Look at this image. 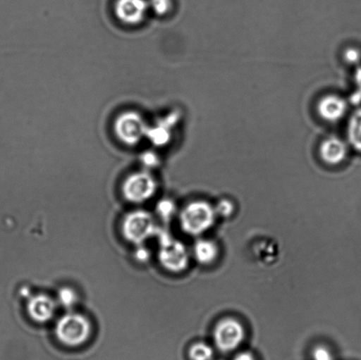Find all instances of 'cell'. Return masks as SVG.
I'll list each match as a JSON object with an SVG mask.
<instances>
[{
  "label": "cell",
  "instance_id": "cell-1",
  "mask_svg": "<svg viewBox=\"0 0 361 360\" xmlns=\"http://www.w3.org/2000/svg\"><path fill=\"white\" fill-rule=\"evenodd\" d=\"M216 217L214 207L204 201H194L180 211V228L190 235L204 234L214 225Z\"/></svg>",
  "mask_w": 361,
  "mask_h": 360
},
{
  "label": "cell",
  "instance_id": "cell-2",
  "mask_svg": "<svg viewBox=\"0 0 361 360\" xmlns=\"http://www.w3.org/2000/svg\"><path fill=\"white\" fill-rule=\"evenodd\" d=\"M90 321L80 314H66L59 320L56 326V336L63 345L78 347L84 345L90 337Z\"/></svg>",
  "mask_w": 361,
  "mask_h": 360
},
{
  "label": "cell",
  "instance_id": "cell-3",
  "mask_svg": "<svg viewBox=\"0 0 361 360\" xmlns=\"http://www.w3.org/2000/svg\"><path fill=\"white\" fill-rule=\"evenodd\" d=\"M148 128L146 120L139 113L127 111L118 116L115 132L118 139L127 146H136L146 137Z\"/></svg>",
  "mask_w": 361,
  "mask_h": 360
},
{
  "label": "cell",
  "instance_id": "cell-4",
  "mask_svg": "<svg viewBox=\"0 0 361 360\" xmlns=\"http://www.w3.org/2000/svg\"><path fill=\"white\" fill-rule=\"evenodd\" d=\"M159 259L161 266L171 273H180L189 264L190 256L186 247L171 235L161 234Z\"/></svg>",
  "mask_w": 361,
  "mask_h": 360
},
{
  "label": "cell",
  "instance_id": "cell-5",
  "mask_svg": "<svg viewBox=\"0 0 361 360\" xmlns=\"http://www.w3.org/2000/svg\"><path fill=\"white\" fill-rule=\"evenodd\" d=\"M123 236L135 244H142L155 232V224L152 215L145 211L129 213L123 221Z\"/></svg>",
  "mask_w": 361,
  "mask_h": 360
},
{
  "label": "cell",
  "instance_id": "cell-6",
  "mask_svg": "<svg viewBox=\"0 0 361 360\" xmlns=\"http://www.w3.org/2000/svg\"><path fill=\"white\" fill-rule=\"evenodd\" d=\"M245 338V329L238 320L224 318L216 324L214 340L216 347L222 352L236 350Z\"/></svg>",
  "mask_w": 361,
  "mask_h": 360
},
{
  "label": "cell",
  "instance_id": "cell-7",
  "mask_svg": "<svg viewBox=\"0 0 361 360\" xmlns=\"http://www.w3.org/2000/svg\"><path fill=\"white\" fill-rule=\"evenodd\" d=\"M157 183L154 175L147 171L134 173L123 185V194L132 203H143L157 192Z\"/></svg>",
  "mask_w": 361,
  "mask_h": 360
},
{
  "label": "cell",
  "instance_id": "cell-8",
  "mask_svg": "<svg viewBox=\"0 0 361 360\" xmlns=\"http://www.w3.org/2000/svg\"><path fill=\"white\" fill-rule=\"evenodd\" d=\"M149 5L147 0H118L115 5L116 17L122 23L137 25L147 16Z\"/></svg>",
  "mask_w": 361,
  "mask_h": 360
},
{
  "label": "cell",
  "instance_id": "cell-9",
  "mask_svg": "<svg viewBox=\"0 0 361 360\" xmlns=\"http://www.w3.org/2000/svg\"><path fill=\"white\" fill-rule=\"evenodd\" d=\"M178 115L171 113L164 119L160 120L157 125L148 126L146 137L155 147H164L171 142L172 130L178 121Z\"/></svg>",
  "mask_w": 361,
  "mask_h": 360
},
{
  "label": "cell",
  "instance_id": "cell-10",
  "mask_svg": "<svg viewBox=\"0 0 361 360\" xmlns=\"http://www.w3.org/2000/svg\"><path fill=\"white\" fill-rule=\"evenodd\" d=\"M348 106L344 98L329 94L321 99L317 104L318 114L327 122H337L344 118Z\"/></svg>",
  "mask_w": 361,
  "mask_h": 360
},
{
  "label": "cell",
  "instance_id": "cell-11",
  "mask_svg": "<svg viewBox=\"0 0 361 360\" xmlns=\"http://www.w3.org/2000/svg\"><path fill=\"white\" fill-rule=\"evenodd\" d=\"M348 153V144L338 137H329L320 144V157L328 165L341 164L345 160Z\"/></svg>",
  "mask_w": 361,
  "mask_h": 360
},
{
  "label": "cell",
  "instance_id": "cell-12",
  "mask_svg": "<svg viewBox=\"0 0 361 360\" xmlns=\"http://www.w3.org/2000/svg\"><path fill=\"white\" fill-rule=\"evenodd\" d=\"M55 312L56 303L47 295H35L27 302L28 315L38 323L49 322L54 316Z\"/></svg>",
  "mask_w": 361,
  "mask_h": 360
},
{
  "label": "cell",
  "instance_id": "cell-13",
  "mask_svg": "<svg viewBox=\"0 0 361 360\" xmlns=\"http://www.w3.org/2000/svg\"><path fill=\"white\" fill-rule=\"evenodd\" d=\"M195 259L198 263L207 266L214 263L219 255L218 246L211 240L201 239L195 243L193 248Z\"/></svg>",
  "mask_w": 361,
  "mask_h": 360
},
{
  "label": "cell",
  "instance_id": "cell-14",
  "mask_svg": "<svg viewBox=\"0 0 361 360\" xmlns=\"http://www.w3.org/2000/svg\"><path fill=\"white\" fill-rule=\"evenodd\" d=\"M348 139L350 146L361 153V108L353 112L349 119Z\"/></svg>",
  "mask_w": 361,
  "mask_h": 360
},
{
  "label": "cell",
  "instance_id": "cell-15",
  "mask_svg": "<svg viewBox=\"0 0 361 360\" xmlns=\"http://www.w3.org/2000/svg\"><path fill=\"white\" fill-rule=\"evenodd\" d=\"M214 349L211 345L203 343H197L190 347L189 356L191 360H212L214 358Z\"/></svg>",
  "mask_w": 361,
  "mask_h": 360
},
{
  "label": "cell",
  "instance_id": "cell-16",
  "mask_svg": "<svg viewBox=\"0 0 361 360\" xmlns=\"http://www.w3.org/2000/svg\"><path fill=\"white\" fill-rule=\"evenodd\" d=\"M148 5L158 15H165L171 9L172 0H149Z\"/></svg>",
  "mask_w": 361,
  "mask_h": 360
},
{
  "label": "cell",
  "instance_id": "cell-17",
  "mask_svg": "<svg viewBox=\"0 0 361 360\" xmlns=\"http://www.w3.org/2000/svg\"><path fill=\"white\" fill-rule=\"evenodd\" d=\"M59 301L66 308H71L77 301L75 292L68 287L62 288L59 292Z\"/></svg>",
  "mask_w": 361,
  "mask_h": 360
},
{
  "label": "cell",
  "instance_id": "cell-18",
  "mask_svg": "<svg viewBox=\"0 0 361 360\" xmlns=\"http://www.w3.org/2000/svg\"><path fill=\"white\" fill-rule=\"evenodd\" d=\"M157 211L161 218H164V220H169L176 213V206L171 200H161L157 204Z\"/></svg>",
  "mask_w": 361,
  "mask_h": 360
},
{
  "label": "cell",
  "instance_id": "cell-19",
  "mask_svg": "<svg viewBox=\"0 0 361 360\" xmlns=\"http://www.w3.org/2000/svg\"><path fill=\"white\" fill-rule=\"evenodd\" d=\"M214 210L217 216L228 218L233 214V211H235V206L229 200L223 199L219 201L217 206L214 207Z\"/></svg>",
  "mask_w": 361,
  "mask_h": 360
},
{
  "label": "cell",
  "instance_id": "cell-20",
  "mask_svg": "<svg viewBox=\"0 0 361 360\" xmlns=\"http://www.w3.org/2000/svg\"><path fill=\"white\" fill-rule=\"evenodd\" d=\"M313 360H334V356L329 349L324 347H317L312 352Z\"/></svg>",
  "mask_w": 361,
  "mask_h": 360
},
{
  "label": "cell",
  "instance_id": "cell-21",
  "mask_svg": "<svg viewBox=\"0 0 361 360\" xmlns=\"http://www.w3.org/2000/svg\"><path fill=\"white\" fill-rule=\"evenodd\" d=\"M141 160L147 168H154L159 162L157 154L152 153V151H147V153L143 154Z\"/></svg>",
  "mask_w": 361,
  "mask_h": 360
},
{
  "label": "cell",
  "instance_id": "cell-22",
  "mask_svg": "<svg viewBox=\"0 0 361 360\" xmlns=\"http://www.w3.org/2000/svg\"><path fill=\"white\" fill-rule=\"evenodd\" d=\"M345 58L349 63H356L360 59V53L356 49H348L345 52Z\"/></svg>",
  "mask_w": 361,
  "mask_h": 360
},
{
  "label": "cell",
  "instance_id": "cell-23",
  "mask_svg": "<svg viewBox=\"0 0 361 360\" xmlns=\"http://www.w3.org/2000/svg\"><path fill=\"white\" fill-rule=\"evenodd\" d=\"M233 360H256L254 358V356L250 354V352H240L238 355L235 356V358Z\"/></svg>",
  "mask_w": 361,
  "mask_h": 360
},
{
  "label": "cell",
  "instance_id": "cell-24",
  "mask_svg": "<svg viewBox=\"0 0 361 360\" xmlns=\"http://www.w3.org/2000/svg\"><path fill=\"white\" fill-rule=\"evenodd\" d=\"M136 256L140 261H145L149 256V252H148L147 249H140L137 252Z\"/></svg>",
  "mask_w": 361,
  "mask_h": 360
},
{
  "label": "cell",
  "instance_id": "cell-25",
  "mask_svg": "<svg viewBox=\"0 0 361 360\" xmlns=\"http://www.w3.org/2000/svg\"><path fill=\"white\" fill-rule=\"evenodd\" d=\"M355 80L357 86H358L359 92L361 94V66L359 67L358 70H357L355 74Z\"/></svg>",
  "mask_w": 361,
  "mask_h": 360
}]
</instances>
